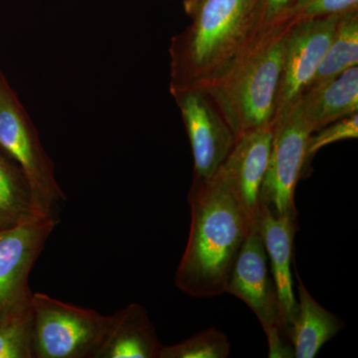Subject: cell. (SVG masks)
Segmentation results:
<instances>
[{"label": "cell", "mask_w": 358, "mask_h": 358, "mask_svg": "<svg viewBox=\"0 0 358 358\" xmlns=\"http://www.w3.org/2000/svg\"><path fill=\"white\" fill-rule=\"evenodd\" d=\"M192 223L176 285L193 298L225 293L231 271L253 220L231 185L222 166L203 185L188 192Z\"/></svg>", "instance_id": "1"}, {"label": "cell", "mask_w": 358, "mask_h": 358, "mask_svg": "<svg viewBox=\"0 0 358 358\" xmlns=\"http://www.w3.org/2000/svg\"><path fill=\"white\" fill-rule=\"evenodd\" d=\"M259 0H203L169 47L171 93L224 81L252 43Z\"/></svg>", "instance_id": "2"}, {"label": "cell", "mask_w": 358, "mask_h": 358, "mask_svg": "<svg viewBox=\"0 0 358 358\" xmlns=\"http://www.w3.org/2000/svg\"><path fill=\"white\" fill-rule=\"evenodd\" d=\"M289 27L254 45L229 76L205 92L236 140L248 131L273 126Z\"/></svg>", "instance_id": "3"}, {"label": "cell", "mask_w": 358, "mask_h": 358, "mask_svg": "<svg viewBox=\"0 0 358 358\" xmlns=\"http://www.w3.org/2000/svg\"><path fill=\"white\" fill-rule=\"evenodd\" d=\"M0 150L24 173L37 208L53 216V207L66 200L56 180L53 162L40 141L38 131L24 106L0 73Z\"/></svg>", "instance_id": "4"}, {"label": "cell", "mask_w": 358, "mask_h": 358, "mask_svg": "<svg viewBox=\"0 0 358 358\" xmlns=\"http://www.w3.org/2000/svg\"><path fill=\"white\" fill-rule=\"evenodd\" d=\"M34 358H94L110 315L33 294Z\"/></svg>", "instance_id": "5"}, {"label": "cell", "mask_w": 358, "mask_h": 358, "mask_svg": "<svg viewBox=\"0 0 358 358\" xmlns=\"http://www.w3.org/2000/svg\"><path fill=\"white\" fill-rule=\"evenodd\" d=\"M312 131L301 115L300 106L273 122L270 157L262 186L260 205L278 216L298 217L294 192L308 169L307 145Z\"/></svg>", "instance_id": "6"}, {"label": "cell", "mask_w": 358, "mask_h": 358, "mask_svg": "<svg viewBox=\"0 0 358 358\" xmlns=\"http://www.w3.org/2000/svg\"><path fill=\"white\" fill-rule=\"evenodd\" d=\"M339 16L301 20L289 28L273 122L296 107L310 87L333 38Z\"/></svg>", "instance_id": "7"}, {"label": "cell", "mask_w": 358, "mask_h": 358, "mask_svg": "<svg viewBox=\"0 0 358 358\" xmlns=\"http://www.w3.org/2000/svg\"><path fill=\"white\" fill-rule=\"evenodd\" d=\"M57 224L53 216H40L0 228V317L32 303L30 271Z\"/></svg>", "instance_id": "8"}, {"label": "cell", "mask_w": 358, "mask_h": 358, "mask_svg": "<svg viewBox=\"0 0 358 358\" xmlns=\"http://www.w3.org/2000/svg\"><path fill=\"white\" fill-rule=\"evenodd\" d=\"M178 103L192 145V183L208 182L223 166L236 138L209 96L201 90L171 93Z\"/></svg>", "instance_id": "9"}, {"label": "cell", "mask_w": 358, "mask_h": 358, "mask_svg": "<svg viewBox=\"0 0 358 358\" xmlns=\"http://www.w3.org/2000/svg\"><path fill=\"white\" fill-rule=\"evenodd\" d=\"M225 293L237 296L253 310L265 334L279 329L286 334L259 218L240 249Z\"/></svg>", "instance_id": "10"}, {"label": "cell", "mask_w": 358, "mask_h": 358, "mask_svg": "<svg viewBox=\"0 0 358 358\" xmlns=\"http://www.w3.org/2000/svg\"><path fill=\"white\" fill-rule=\"evenodd\" d=\"M259 222L270 261L271 274L277 289L282 327L289 338V329L298 310L291 270L294 235L298 230L296 217L275 215L268 207L260 205Z\"/></svg>", "instance_id": "11"}, {"label": "cell", "mask_w": 358, "mask_h": 358, "mask_svg": "<svg viewBox=\"0 0 358 358\" xmlns=\"http://www.w3.org/2000/svg\"><path fill=\"white\" fill-rule=\"evenodd\" d=\"M273 126L248 131L240 136L223 164L231 185L253 220L260 213V189L267 169Z\"/></svg>", "instance_id": "12"}, {"label": "cell", "mask_w": 358, "mask_h": 358, "mask_svg": "<svg viewBox=\"0 0 358 358\" xmlns=\"http://www.w3.org/2000/svg\"><path fill=\"white\" fill-rule=\"evenodd\" d=\"M162 346L147 308L129 303L110 315L94 358H159Z\"/></svg>", "instance_id": "13"}, {"label": "cell", "mask_w": 358, "mask_h": 358, "mask_svg": "<svg viewBox=\"0 0 358 358\" xmlns=\"http://www.w3.org/2000/svg\"><path fill=\"white\" fill-rule=\"evenodd\" d=\"M299 106L312 133L358 112V66L315 88L308 89Z\"/></svg>", "instance_id": "14"}, {"label": "cell", "mask_w": 358, "mask_h": 358, "mask_svg": "<svg viewBox=\"0 0 358 358\" xmlns=\"http://www.w3.org/2000/svg\"><path fill=\"white\" fill-rule=\"evenodd\" d=\"M298 278V310L289 331L294 357L313 358L320 348L341 331L345 324L320 305Z\"/></svg>", "instance_id": "15"}, {"label": "cell", "mask_w": 358, "mask_h": 358, "mask_svg": "<svg viewBox=\"0 0 358 358\" xmlns=\"http://www.w3.org/2000/svg\"><path fill=\"white\" fill-rule=\"evenodd\" d=\"M40 216L45 215L37 208L24 173L0 150V228Z\"/></svg>", "instance_id": "16"}, {"label": "cell", "mask_w": 358, "mask_h": 358, "mask_svg": "<svg viewBox=\"0 0 358 358\" xmlns=\"http://www.w3.org/2000/svg\"><path fill=\"white\" fill-rule=\"evenodd\" d=\"M358 65V10L339 16L329 48L308 89L315 88Z\"/></svg>", "instance_id": "17"}, {"label": "cell", "mask_w": 358, "mask_h": 358, "mask_svg": "<svg viewBox=\"0 0 358 358\" xmlns=\"http://www.w3.org/2000/svg\"><path fill=\"white\" fill-rule=\"evenodd\" d=\"M33 306L0 317V358H34Z\"/></svg>", "instance_id": "18"}, {"label": "cell", "mask_w": 358, "mask_h": 358, "mask_svg": "<svg viewBox=\"0 0 358 358\" xmlns=\"http://www.w3.org/2000/svg\"><path fill=\"white\" fill-rule=\"evenodd\" d=\"M230 350L227 336L212 327L178 345L162 346L159 358H227Z\"/></svg>", "instance_id": "19"}, {"label": "cell", "mask_w": 358, "mask_h": 358, "mask_svg": "<svg viewBox=\"0 0 358 358\" xmlns=\"http://www.w3.org/2000/svg\"><path fill=\"white\" fill-rule=\"evenodd\" d=\"M358 10V0H296L286 14L282 26L324 16L341 15Z\"/></svg>", "instance_id": "20"}, {"label": "cell", "mask_w": 358, "mask_h": 358, "mask_svg": "<svg viewBox=\"0 0 358 358\" xmlns=\"http://www.w3.org/2000/svg\"><path fill=\"white\" fill-rule=\"evenodd\" d=\"M296 2V0H259L249 50L273 33L287 28L282 26V22L286 14Z\"/></svg>", "instance_id": "21"}, {"label": "cell", "mask_w": 358, "mask_h": 358, "mask_svg": "<svg viewBox=\"0 0 358 358\" xmlns=\"http://www.w3.org/2000/svg\"><path fill=\"white\" fill-rule=\"evenodd\" d=\"M358 138V113L331 122L319 131L310 134L307 145V162L310 160L320 148L334 143Z\"/></svg>", "instance_id": "22"}, {"label": "cell", "mask_w": 358, "mask_h": 358, "mask_svg": "<svg viewBox=\"0 0 358 358\" xmlns=\"http://www.w3.org/2000/svg\"><path fill=\"white\" fill-rule=\"evenodd\" d=\"M267 336L270 358H294V350L291 341L282 331H273Z\"/></svg>", "instance_id": "23"}, {"label": "cell", "mask_w": 358, "mask_h": 358, "mask_svg": "<svg viewBox=\"0 0 358 358\" xmlns=\"http://www.w3.org/2000/svg\"><path fill=\"white\" fill-rule=\"evenodd\" d=\"M202 2H203V0H185L183 1V6H185L186 14L192 18Z\"/></svg>", "instance_id": "24"}, {"label": "cell", "mask_w": 358, "mask_h": 358, "mask_svg": "<svg viewBox=\"0 0 358 358\" xmlns=\"http://www.w3.org/2000/svg\"><path fill=\"white\" fill-rule=\"evenodd\" d=\"M0 73H1V70H0Z\"/></svg>", "instance_id": "25"}]
</instances>
